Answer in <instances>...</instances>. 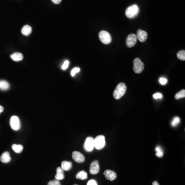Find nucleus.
Masks as SVG:
<instances>
[{"instance_id": "obj_25", "label": "nucleus", "mask_w": 185, "mask_h": 185, "mask_svg": "<svg viewBox=\"0 0 185 185\" xmlns=\"http://www.w3.org/2000/svg\"><path fill=\"white\" fill-rule=\"evenodd\" d=\"M80 69L79 67H75V68H74V69H72L71 72H70L71 76H72V77L75 76V75H76L77 73H79V72H80Z\"/></svg>"}, {"instance_id": "obj_23", "label": "nucleus", "mask_w": 185, "mask_h": 185, "mask_svg": "<svg viewBox=\"0 0 185 185\" xmlns=\"http://www.w3.org/2000/svg\"><path fill=\"white\" fill-rule=\"evenodd\" d=\"M177 57L179 60L185 61V51H181L179 52L177 54Z\"/></svg>"}, {"instance_id": "obj_15", "label": "nucleus", "mask_w": 185, "mask_h": 185, "mask_svg": "<svg viewBox=\"0 0 185 185\" xmlns=\"http://www.w3.org/2000/svg\"><path fill=\"white\" fill-rule=\"evenodd\" d=\"M11 58L15 61H20L23 60V55L20 53H15L12 54L11 56Z\"/></svg>"}, {"instance_id": "obj_28", "label": "nucleus", "mask_w": 185, "mask_h": 185, "mask_svg": "<svg viewBox=\"0 0 185 185\" xmlns=\"http://www.w3.org/2000/svg\"><path fill=\"white\" fill-rule=\"evenodd\" d=\"M167 81H168V80L165 78H162H162H161L159 79V83L161 84H162V85H165L167 83Z\"/></svg>"}, {"instance_id": "obj_20", "label": "nucleus", "mask_w": 185, "mask_h": 185, "mask_svg": "<svg viewBox=\"0 0 185 185\" xmlns=\"http://www.w3.org/2000/svg\"><path fill=\"white\" fill-rule=\"evenodd\" d=\"M9 88V84L7 81L5 80L0 81V90H7Z\"/></svg>"}, {"instance_id": "obj_22", "label": "nucleus", "mask_w": 185, "mask_h": 185, "mask_svg": "<svg viewBox=\"0 0 185 185\" xmlns=\"http://www.w3.org/2000/svg\"><path fill=\"white\" fill-rule=\"evenodd\" d=\"M185 97V90H183L180 92H179L175 95V98L176 99H179L181 98H184Z\"/></svg>"}, {"instance_id": "obj_18", "label": "nucleus", "mask_w": 185, "mask_h": 185, "mask_svg": "<svg viewBox=\"0 0 185 185\" xmlns=\"http://www.w3.org/2000/svg\"><path fill=\"white\" fill-rule=\"evenodd\" d=\"M12 150L15 152V153H20L22 152L23 150V145H16L14 144L12 145Z\"/></svg>"}, {"instance_id": "obj_26", "label": "nucleus", "mask_w": 185, "mask_h": 185, "mask_svg": "<svg viewBox=\"0 0 185 185\" xmlns=\"http://www.w3.org/2000/svg\"><path fill=\"white\" fill-rule=\"evenodd\" d=\"M48 185H61V184H60L59 181L56 179V180H54V181H50L48 183Z\"/></svg>"}, {"instance_id": "obj_7", "label": "nucleus", "mask_w": 185, "mask_h": 185, "mask_svg": "<svg viewBox=\"0 0 185 185\" xmlns=\"http://www.w3.org/2000/svg\"><path fill=\"white\" fill-rule=\"evenodd\" d=\"M84 149L87 152H92L95 148L94 139L91 137H89L86 139L84 143Z\"/></svg>"}, {"instance_id": "obj_21", "label": "nucleus", "mask_w": 185, "mask_h": 185, "mask_svg": "<svg viewBox=\"0 0 185 185\" xmlns=\"http://www.w3.org/2000/svg\"><path fill=\"white\" fill-rule=\"evenodd\" d=\"M155 150H156V155L157 157L159 158H162L163 155H164V152H163V151H162L161 147L158 146V147H156Z\"/></svg>"}, {"instance_id": "obj_17", "label": "nucleus", "mask_w": 185, "mask_h": 185, "mask_svg": "<svg viewBox=\"0 0 185 185\" xmlns=\"http://www.w3.org/2000/svg\"><path fill=\"white\" fill-rule=\"evenodd\" d=\"M72 168V163L70 162L63 161L61 164V168L63 171H69Z\"/></svg>"}, {"instance_id": "obj_4", "label": "nucleus", "mask_w": 185, "mask_h": 185, "mask_svg": "<svg viewBox=\"0 0 185 185\" xmlns=\"http://www.w3.org/2000/svg\"><path fill=\"white\" fill-rule=\"evenodd\" d=\"M99 38L100 41L104 44H108L112 41L111 36L107 31H101L99 34Z\"/></svg>"}, {"instance_id": "obj_6", "label": "nucleus", "mask_w": 185, "mask_h": 185, "mask_svg": "<svg viewBox=\"0 0 185 185\" xmlns=\"http://www.w3.org/2000/svg\"><path fill=\"white\" fill-rule=\"evenodd\" d=\"M10 124L11 127L15 131H18L21 128V123L18 117L13 116L10 120Z\"/></svg>"}, {"instance_id": "obj_16", "label": "nucleus", "mask_w": 185, "mask_h": 185, "mask_svg": "<svg viewBox=\"0 0 185 185\" xmlns=\"http://www.w3.org/2000/svg\"><path fill=\"white\" fill-rule=\"evenodd\" d=\"M32 28L31 27V26L28 25H25L22 28L21 31L22 34L26 36H29L32 33Z\"/></svg>"}, {"instance_id": "obj_9", "label": "nucleus", "mask_w": 185, "mask_h": 185, "mask_svg": "<svg viewBox=\"0 0 185 185\" xmlns=\"http://www.w3.org/2000/svg\"><path fill=\"white\" fill-rule=\"evenodd\" d=\"M72 157L74 160L78 163L84 162L85 158L82 154L78 151H74L72 153Z\"/></svg>"}, {"instance_id": "obj_5", "label": "nucleus", "mask_w": 185, "mask_h": 185, "mask_svg": "<svg viewBox=\"0 0 185 185\" xmlns=\"http://www.w3.org/2000/svg\"><path fill=\"white\" fill-rule=\"evenodd\" d=\"M144 69V64L139 58L135 59L133 61V70L136 74L142 73Z\"/></svg>"}, {"instance_id": "obj_14", "label": "nucleus", "mask_w": 185, "mask_h": 185, "mask_svg": "<svg viewBox=\"0 0 185 185\" xmlns=\"http://www.w3.org/2000/svg\"><path fill=\"white\" fill-rule=\"evenodd\" d=\"M56 179L60 181L64 179V171L61 168L58 167L57 169V173L55 176Z\"/></svg>"}, {"instance_id": "obj_27", "label": "nucleus", "mask_w": 185, "mask_h": 185, "mask_svg": "<svg viewBox=\"0 0 185 185\" xmlns=\"http://www.w3.org/2000/svg\"><path fill=\"white\" fill-rule=\"evenodd\" d=\"M69 62L68 60H66L64 62V63L63 64L62 66V69L63 70H65L66 69L69 67Z\"/></svg>"}, {"instance_id": "obj_19", "label": "nucleus", "mask_w": 185, "mask_h": 185, "mask_svg": "<svg viewBox=\"0 0 185 185\" xmlns=\"http://www.w3.org/2000/svg\"><path fill=\"white\" fill-rule=\"evenodd\" d=\"M76 178L77 179H81V180L87 179V173L84 171H81L76 175Z\"/></svg>"}, {"instance_id": "obj_31", "label": "nucleus", "mask_w": 185, "mask_h": 185, "mask_svg": "<svg viewBox=\"0 0 185 185\" xmlns=\"http://www.w3.org/2000/svg\"><path fill=\"white\" fill-rule=\"evenodd\" d=\"M52 1L53 2L54 4H60V3H61L62 0H52Z\"/></svg>"}, {"instance_id": "obj_33", "label": "nucleus", "mask_w": 185, "mask_h": 185, "mask_svg": "<svg viewBox=\"0 0 185 185\" xmlns=\"http://www.w3.org/2000/svg\"><path fill=\"white\" fill-rule=\"evenodd\" d=\"M152 185H159V184L157 181H154L152 183Z\"/></svg>"}, {"instance_id": "obj_24", "label": "nucleus", "mask_w": 185, "mask_h": 185, "mask_svg": "<svg viewBox=\"0 0 185 185\" xmlns=\"http://www.w3.org/2000/svg\"><path fill=\"white\" fill-rule=\"evenodd\" d=\"M180 123V118L178 117H175L171 122V125L172 127H176Z\"/></svg>"}, {"instance_id": "obj_8", "label": "nucleus", "mask_w": 185, "mask_h": 185, "mask_svg": "<svg viewBox=\"0 0 185 185\" xmlns=\"http://www.w3.org/2000/svg\"><path fill=\"white\" fill-rule=\"evenodd\" d=\"M137 40V37L135 34H130L127 37L126 45L128 48H132L136 44Z\"/></svg>"}, {"instance_id": "obj_10", "label": "nucleus", "mask_w": 185, "mask_h": 185, "mask_svg": "<svg viewBox=\"0 0 185 185\" xmlns=\"http://www.w3.org/2000/svg\"><path fill=\"white\" fill-rule=\"evenodd\" d=\"M100 167L99 162L97 161H94L90 165V172L92 174H96L99 172Z\"/></svg>"}, {"instance_id": "obj_30", "label": "nucleus", "mask_w": 185, "mask_h": 185, "mask_svg": "<svg viewBox=\"0 0 185 185\" xmlns=\"http://www.w3.org/2000/svg\"><path fill=\"white\" fill-rule=\"evenodd\" d=\"M87 185H98V184H97L96 181L94 180V179H91V180L88 182Z\"/></svg>"}, {"instance_id": "obj_13", "label": "nucleus", "mask_w": 185, "mask_h": 185, "mask_svg": "<svg viewBox=\"0 0 185 185\" xmlns=\"http://www.w3.org/2000/svg\"><path fill=\"white\" fill-rule=\"evenodd\" d=\"M11 159V156H10L9 152H4L0 157V161L4 164H7V163L10 162Z\"/></svg>"}, {"instance_id": "obj_34", "label": "nucleus", "mask_w": 185, "mask_h": 185, "mask_svg": "<svg viewBox=\"0 0 185 185\" xmlns=\"http://www.w3.org/2000/svg\"></svg>"}, {"instance_id": "obj_1", "label": "nucleus", "mask_w": 185, "mask_h": 185, "mask_svg": "<svg viewBox=\"0 0 185 185\" xmlns=\"http://www.w3.org/2000/svg\"><path fill=\"white\" fill-rule=\"evenodd\" d=\"M127 90V86L124 83H120L117 86L113 93V96L115 99H120L124 95Z\"/></svg>"}, {"instance_id": "obj_12", "label": "nucleus", "mask_w": 185, "mask_h": 185, "mask_svg": "<svg viewBox=\"0 0 185 185\" xmlns=\"http://www.w3.org/2000/svg\"><path fill=\"white\" fill-rule=\"evenodd\" d=\"M104 176L109 181H113L115 180L117 178L116 173L112 170H107L103 173Z\"/></svg>"}, {"instance_id": "obj_29", "label": "nucleus", "mask_w": 185, "mask_h": 185, "mask_svg": "<svg viewBox=\"0 0 185 185\" xmlns=\"http://www.w3.org/2000/svg\"><path fill=\"white\" fill-rule=\"evenodd\" d=\"M153 98L156 99H161L162 97V94L158 93L154 94L153 95Z\"/></svg>"}, {"instance_id": "obj_11", "label": "nucleus", "mask_w": 185, "mask_h": 185, "mask_svg": "<svg viewBox=\"0 0 185 185\" xmlns=\"http://www.w3.org/2000/svg\"><path fill=\"white\" fill-rule=\"evenodd\" d=\"M137 39L141 42H144L147 40L148 34L145 31H142L141 29H139L137 32Z\"/></svg>"}, {"instance_id": "obj_32", "label": "nucleus", "mask_w": 185, "mask_h": 185, "mask_svg": "<svg viewBox=\"0 0 185 185\" xmlns=\"http://www.w3.org/2000/svg\"><path fill=\"white\" fill-rule=\"evenodd\" d=\"M4 111V107L2 106H0V114Z\"/></svg>"}, {"instance_id": "obj_3", "label": "nucleus", "mask_w": 185, "mask_h": 185, "mask_svg": "<svg viewBox=\"0 0 185 185\" xmlns=\"http://www.w3.org/2000/svg\"><path fill=\"white\" fill-rule=\"evenodd\" d=\"M95 148L97 150H101L106 145V139L103 135H99L94 139Z\"/></svg>"}, {"instance_id": "obj_2", "label": "nucleus", "mask_w": 185, "mask_h": 185, "mask_svg": "<svg viewBox=\"0 0 185 185\" xmlns=\"http://www.w3.org/2000/svg\"><path fill=\"white\" fill-rule=\"evenodd\" d=\"M139 11V7L137 5H133L127 8L125 11V15L128 18H133L138 15Z\"/></svg>"}]
</instances>
